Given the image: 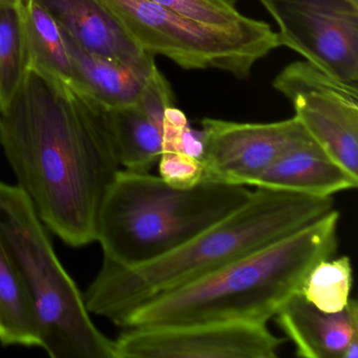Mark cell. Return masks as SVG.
I'll return each instance as SVG.
<instances>
[{
	"mask_svg": "<svg viewBox=\"0 0 358 358\" xmlns=\"http://www.w3.org/2000/svg\"><path fill=\"white\" fill-rule=\"evenodd\" d=\"M0 145L47 229L74 248L96 242L100 205L120 171L103 106L29 70L0 108Z\"/></svg>",
	"mask_w": 358,
	"mask_h": 358,
	"instance_id": "6da1fadb",
	"label": "cell"
},
{
	"mask_svg": "<svg viewBox=\"0 0 358 358\" xmlns=\"http://www.w3.org/2000/svg\"><path fill=\"white\" fill-rule=\"evenodd\" d=\"M333 209V198L257 188L234 213L162 257L129 267L103 261L83 294L85 307L120 326L148 299L209 275Z\"/></svg>",
	"mask_w": 358,
	"mask_h": 358,
	"instance_id": "7a4b0ae2",
	"label": "cell"
},
{
	"mask_svg": "<svg viewBox=\"0 0 358 358\" xmlns=\"http://www.w3.org/2000/svg\"><path fill=\"white\" fill-rule=\"evenodd\" d=\"M341 215L335 209L222 269L157 295L129 312L122 328L202 322L267 324L296 294L310 270L334 257Z\"/></svg>",
	"mask_w": 358,
	"mask_h": 358,
	"instance_id": "3957f363",
	"label": "cell"
},
{
	"mask_svg": "<svg viewBox=\"0 0 358 358\" xmlns=\"http://www.w3.org/2000/svg\"><path fill=\"white\" fill-rule=\"evenodd\" d=\"M246 186L203 182L178 189L150 173L119 171L100 205L103 261L135 266L171 252L247 202Z\"/></svg>",
	"mask_w": 358,
	"mask_h": 358,
	"instance_id": "277c9868",
	"label": "cell"
},
{
	"mask_svg": "<svg viewBox=\"0 0 358 358\" xmlns=\"http://www.w3.org/2000/svg\"><path fill=\"white\" fill-rule=\"evenodd\" d=\"M0 238L32 306L41 348L52 358H117L83 294L60 263L47 227L18 185L0 180Z\"/></svg>",
	"mask_w": 358,
	"mask_h": 358,
	"instance_id": "5b68a950",
	"label": "cell"
},
{
	"mask_svg": "<svg viewBox=\"0 0 358 358\" xmlns=\"http://www.w3.org/2000/svg\"><path fill=\"white\" fill-rule=\"evenodd\" d=\"M138 47L184 70H217L248 78L257 62L280 47L278 33L251 20L238 28L206 26L150 0H101Z\"/></svg>",
	"mask_w": 358,
	"mask_h": 358,
	"instance_id": "8992f818",
	"label": "cell"
},
{
	"mask_svg": "<svg viewBox=\"0 0 358 358\" xmlns=\"http://www.w3.org/2000/svg\"><path fill=\"white\" fill-rule=\"evenodd\" d=\"M272 85L291 102L310 139L358 178V83L303 60L282 69Z\"/></svg>",
	"mask_w": 358,
	"mask_h": 358,
	"instance_id": "52a82bcc",
	"label": "cell"
},
{
	"mask_svg": "<svg viewBox=\"0 0 358 358\" xmlns=\"http://www.w3.org/2000/svg\"><path fill=\"white\" fill-rule=\"evenodd\" d=\"M280 45L341 80L358 83V8L347 0H259Z\"/></svg>",
	"mask_w": 358,
	"mask_h": 358,
	"instance_id": "ba28073f",
	"label": "cell"
},
{
	"mask_svg": "<svg viewBox=\"0 0 358 358\" xmlns=\"http://www.w3.org/2000/svg\"><path fill=\"white\" fill-rule=\"evenodd\" d=\"M282 343L249 322L125 328L115 339L117 358H273Z\"/></svg>",
	"mask_w": 358,
	"mask_h": 358,
	"instance_id": "9c48e42d",
	"label": "cell"
},
{
	"mask_svg": "<svg viewBox=\"0 0 358 358\" xmlns=\"http://www.w3.org/2000/svg\"><path fill=\"white\" fill-rule=\"evenodd\" d=\"M204 182L250 186L280 155L309 139L295 117L270 123L202 120Z\"/></svg>",
	"mask_w": 358,
	"mask_h": 358,
	"instance_id": "30bf717a",
	"label": "cell"
},
{
	"mask_svg": "<svg viewBox=\"0 0 358 358\" xmlns=\"http://www.w3.org/2000/svg\"><path fill=\"white\" fill-rule=\"evenodd\" d=\"M274 317L299 357L358 358L355 299H350L343 311L326 313L296 294Z\"/></svg>",
	"mask_w": 358,
	"mask_h": 358,
	"instance_id": "8fae6325",
	"label": "cell"
},
{
	"mask_svg": "<svg viewBox=\"0 0 358 358\" xmlns=\"http://www.w3.org/2000/svg\"><path fill=\"white\" fill-rule=\"evenodd\" d=\"M35 1L87 51L135 66L155 62V56L138 47L101 0Z\"/></svg>",
	"mask_w": 358,
	"mask_h": 358,
	"instance_id": "7c38bea8",
	"label": "cell"
},
{
	"mask_svg": "<svg viewBox=\"0 0 358 358\" xmlns=\"http://www.w3.org/2000/svg\"><path fill=\"white\" fill-rule=\"evenodd\" d=\"M250 186L332 198L338 192L355 189L358 178L337 164L309 138L280 155Z\"/></svg>",
	"mask_w": 358,
	"mask_h": 358,
	"instance_id": "4fadbf2b",
	"label": "cell"
},
{
	"mask_svg": "<svg viewBox=\"0 0 358 358\" xmlns=\"http://www.w3.org/2000/svg\"><path fill=\"white\" fill-rule=\"evenodd\" d=\"M62 35L72 62L70 85L104 108L137 103L156 62L135 66L102 57L81 48L64 31Z\"/></svg>",
	"mask_w": 358,
	"mask_h": 358,
	"instance_id": "5bb4252c",
	"label": "cell"
},
{
	"mask_svg": "<svg viewBox=\"0 0 358 358\" xmlns=\"http://www.w3.org/2000/svg\"><path fill=\"white\" fill-rule=\"evenodd\" d=\"M104 114L119 165L148 173L162 154V129L137 103L104 108Z\"/></svg>",
	"mask_w": 358,
	"mask_h": 358,
	"instance_id": "9a60e30c",
	"label": "cell"
},
{
	"mask_svg": "<svg viewBox=\"0 0 358 358\" xmlns=\"http://www.w3.org/2000/svg\"><path fill=\"white\" fill-rule=\"evenodd\" d=\"M0 343L41 348L38 327L17 269L0 238Z\"/></svg>",
	"mask_w": 358,
	"mask_h": 358,
	"instance_id": "2e32d148",
	"label": "cell"
},
{
	"mask_svg": "<svg viewBox=\"0 0 358 358\" xmlns=\"http://www.w3.org/2000/svg\"><path fill=\"white\" fill-rule=\"evenodd\" d=\"M24 18L29 70L71 85L72 62L57 22L35 0H24Z\"/></svg>",
	"mask_w": 358,
	"mask_h": 358,
	"instance_id": "e0dca14e",
	"label": "cell"
},
{
	"mask_svg": "<svg viewBox=\"0 0 358 358\" xmlns=\"http://www.w3.org/2000/svg\"><path fill=\"white\" fill-rule=\"evenodd\" d=\"M24 0H0V108L9 103L29 72Z\"/></svg>",
	"mask_w": 358,
	"mask_h": 358,
	"instance_id": "ac0fdd59",
	"label": "cell"
},
{
	"mask_svg": "<svg viewBox=\"0 0 358 358\" xmlns=\"http://www.w3.org/2000/svg\"><path fill=\"white\" fill-rule=\"evenodd\" d=\"M353 268L349 257L329 259L316 264L303 280L299 294L326 313L343 311L351 299Z\"/></svg>",
	"mask_w": 358,
	"mask_h": 358,
	"instance_id": "d6986e66",
	"label": "cell"
},
{
	"mask_svg": "<svg viewBox=\"0 0 358 358\" xmlns=\"http://www.w3.org/2000/svg\"><path fill=\"white\" fill-rule=\"evenodd\" d=\"M156 5L188 20L215 28L245 26L252 18L245 16L234 0H150Z\"/></svg>",
	"mask_w": 358,
	"mask_h": 358,
	"instance_id": "ffe728a7",
	"label": "cell"
},
{
	"mask_svg": "<svg viewBox=\"0 0 358 358\" xmlns=\"http://www.w3.org/2000/svg\"><path fill=\"white\" fill-rule=\"evenodd\" d=\"M160 177L178 189H189L204 182V165L200 159L180 152H163L159 159Z\"/></svg>",
	"mask_w": 358,
	"mask_h": 358,
	"instance_id": "44dd1931",
	"label": "cell"
},
{
	"mask_svg": "<svg viewBox=\"0 0 358 358\" xmlns=\"http://www.w3.org/2000/svg\"><path fill=\"white\" fill-rule=\"evenodd\" d=\"M137 104L162 129L165 110L175 106V97L171 85L157 66L150 73Z\"/></svg>",
	"mask_w": 358,
	"mask_h": 358,
	"instance_id": "7402d4cb",
	"label": "cell"
},
{
	"mask_svg": "<svg viewBox=\"0 0 358 358\" xmlns=\"http://www.w3.org/2000/svg\"><path fill=\"white\" fill-rule=\"evenodd\" d=\"M348 3H351V5H353L354 7L358 8V0H347Z\"/></svg>",
	"mask_w": 358,
	"mask_h": 358,
	"instance_id": "603a6c76",
	"label": "cell"
}]
</instances>
